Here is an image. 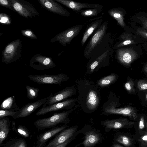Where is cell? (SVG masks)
I'll return each mask as SVG.
<instances>
[{
    "instance_id": "f546056e",
    "label": "cell",
    "mask_w": 147,
    "mask_h": 147,
    "mask_svg": "<svg viewBox=\"0 0 147 147\" xmlns=\"http://www.w3.org/2000/svg\"><path fill=\"white\" fill-rule=\"evenodd\" d=\"M116 141L126 146H129L131 144L129 138L124 135L119 136L116 139Z\"/></svg>"
},
{
    "instance_id": "ac0fdd59",
    "label": "cell",
    "mask_w": 147,
    "mask_h": 147,
    "mask_svg": "<svg viewBox=\"0 0 147 147\" xmlns=\"http://www.w3.org/2000/svg\"><path fill=\"white\" fill-rule=\"evenodd\" d=\"M100 140L98 134L94 131H90L85 134L84 140L81 144L83 147H92L97 144Z\"/></svg>"
},
{
    "instance_id": "f1b7e54d",
    "label": "cell",
    "mask_w": 147,
    "mask_h": 147,
    "mask_svg": "<svg viewBox=\"0 0 147 147\" xmlns=\"http://www.w3.org/2000/svg\"><path fill=\"white\" fill-rule=\"evenodd\" d=\"M18 113V111L1 109L0 111V119L7 116H11L13 117L17 114Z\"/></svg>"
},
{
    "instance_id": "8fae6325",
    "label": "cell",
    "mask_w": 147,
    "mask_h": 147,
    "mask_svg": "<svg viewBox=\"0 0 147 147\" xmlns=\"http://www.w3.org/2000/svg\"><path fill=\"white\" fill-rule=\"evenodd\" d=\"M116 56L119 61L125 65H130L138 57L134 50L127 48L117 49Z\"/></svg>"
},
{
    "instance_id": "e575fe53",
    "label": "cell",
    "mask_w": 147,
    "mask_h": 147,
    "mask_svg": "<svg viewBox=\"0 0 147 147\" xmlns=\"http://www.w3.org/2000/svg\"><path fill=\"white\" fill-rule=\"evenodd\" d=\"M134 83L131 80H128L125 84V87L126 90L129 92L134 91Z\"/></svg>"
},
{
    "instance_id": "8992f818",
    "label": "cell",
    "mask_w": 147,
    "mask_h": 147,
    "mask_svg": "<svg viewBox=\"0 0 147 147\" xmlns=\"http://www.w3.org/2000/svg\"><path fill=\"white\" fill-rule=\"evenodd\" d=\"M83 26L82 24L71 26L56 35L50 42L58 41L62 46H65L70 44L72 39L79 34Z\"/></svg>"
},
{
    "instance_id": "f35d334b",
    "label": "cell",
    "mask_w": 147,
    "mask_h": 147,
    "mask_svg": "<svg viewBox=\"0 0 147 147\" xmlns=\"http://www.w3.org/2000/svg\"><path fill=\"white\" fill-rule=\"evenodd\" d=\"M13 147H26L25 142L23 141L18 142L15 144Z\"/></svg>"
},
{
    "instance_id": "8d00e7d4",
    "label": "cell",
    "mask_w": 147,
    "mask_h": 147,
    "mask_svg": "<svg viewBox=\"0 0 147 147\" xmlns=\"http://www.w3.org/2000/svg\"><path fill=\"white\" fill-rule=\"evenodd\" d=\"M137 33L140 35L147 39V30L139 28L137 30Z\"/></svg>"
},
{
    "instance_id": "484cf974",
    "label": "cell",
    "mask_w": 147,
    "mask_h": 147,
    "mask_svg": "<svg viewBox=\"0 0 147 147\" xmlns=\"http://www.w3.org/2000/svg\"><path fill=\"white\" fill-rule=\"evenodd\" d=\"M103 7V6L100 5V6L96 7L82 10L80 13L81 16L84 17L97 16L102 11Z\"/></svg>"
},
{
    "instance_id": "5b68a950",
    "label": "cell",
    "mask_w": 147,
    "mask_h": 147,
    "mask_svg": "<svg viewBox=\"0 0 147 147\" xmlns=\"http://www.w3.org/2000/svg\"><path fill=\"white\" fill-rule=\"evenodd\" d=\"M13 7L19 15L26 18L39 16V12L30 3L24 0H11Z\"/></svg>"
},
{
    "instance_id": "6da1fadb",
    "label": "cell",
    "mask_w": 147,
    "mask_h": 147,
    "mask_svg": "<svg viewBox=\"0 0 147 147\" xmlns=\"http://www.w3.org/2000/svg\"><path fill=\"white\" fill-rule=\"evenodd\" d=\"M108 22L105 21L101 25L90 38L84 51V56L86 58H90L106 35Z\"/></svg>"
},
{
    "instance_id": "603a6c76",
    "label": "cell",
    "mask_w": 147,
    "mask_h": 147,
    "mask_svg": "<svg viewBox=\"0 0 147 147\" xmlns=\"http://www.w3.org/2000/svg\"><path fill=\"white\" fill-rule=\"evenodd\" d=\"M108 13L110 16L116 20L120 25L123 27L125 26L124 13L120 9L117 8L110 9L108 10Z\"/></svg>"
},
{
    "instance_id": "277c9868",
    "label": "cell",
    "mask_w": 147,
    "mask_h": 147,
    "mask_svg": "<svg viewBox=\"0 0 147 147\" xmlns=\"http://www.w3.org/2000/svg\"><path fill=\"white\" fill-rule=\"evenodd\" d=\"M30 80L38 84H56L60 85L62 82L68 79L67 75L63 73L58 74L29 75Z\"/></svg>"
},
{
    "instance_id": "60d3db41",
    "label": "cell",
    "mask_w": 147,
    "mask_h": 147,
    "mask_svg": "<svg viewBox=\"0 0 147 147\" xmlns=\"http://www.w3.org/2000/svg\"><path fill=\"white\" fill-rule=\"evenodd\" d=\"M72 138L69 139L64 143L59 145L55 147H65L72 140Z\"/></svg>"
},
{
    "instance_id": "52a82bcc",
    "label": "cell",
    "mask_w": 147,
    "mask_h": 147,
    "mask_svg": "<svg viewBox=\"0 0 147 147\" xmlns=\"http://www.w3.org/2000/svg\"><path fill=\"white\" fill-rule=\"evenodd\" d=\"M29 66L37 70H42L54 68L56 65L51 58L38 53L32 58Z\"/></svg>"
},
{
    "instance_id": "30bf717a",
    "label": "cell",
    "mask_w": 147,
    "mask_h": 147,
    "mask_svg": "<svg viewBox=\"0 0 147 147\" xmlns=\"http://www.w3.org/2000/svg\"><path fill=\"white\" fill-rule=\"evenodd\" d=\"M45 9L55 14L69 17L70 13L57 2L53 0H38Z\"/></svg>"
},
{
    "instance_id": "9a60e30c",
    "label": "cell",
    "mask_w": 147,
    "mask_h": 147,
    "mask_svg": "<svg viewBox=\"0 0 147 147\" xmlns=\"http://www.w3.org/2000/svg\"><path fill=\"white\" fill-rule=\"evenodd\" d=\"M74 90L70 88H67L54 94L51 93L48 96L44 105H50L65 100L71 96L74 93Z\"/></svg>"
},
{
    "instance_id": "44dd1931",
    "label": "cell",
    "mask_w": 147,
    "mask_h": 147,
    "mask_svg": "<svg viewBox=\"0 0 147 147\" xmlns=\"http://www.w3.org/2000/svg\"><path fill=\"white\" fill-rule=\"evenodd\" d=\"M120 42L116 44L113 47V49H117L121 47L135 43L132 35L127 33H123L119 37Z\"/></svg>"
},
{
    "instance_id": "7a4b0ae2",
    "label": "cell",
    "mask_w": 147,
    "mask_h": 147,
    "mask_svg": "<svg viewBox=\"0 0 147 147\" xmlns=\"http://www.w3.org/2000/svg\"><path fill=\"white\" fill-rule=\"evenodd\" d=\"M22 45L21 39H17L9 43L1 54L2 61L6 64L16 62L21 57Z\"/></svg>"
},
{
    "instance_id": "d6986e66",
    "label": "cell",
    "mask_w": 147,
    "mask_h": 147,
    "mask_svg": "<svg viewBox=\"0 0 147 147\" xmlns=\"http://www.w3.org/2000/svg\"><path fill=\"white\" fill-rule=\"evenodd\" d=\"M126 123L127 120L125 119H107L101 122V124L105 127V130L106 131H109L112 129L121 128Z\"/></svg>"
},
{
    "instance_id": "ffe728a7",
    "label": "cell",
    "mask_w": 147,
    "mask_h": 147,
    "mask_svg": "<svg viewBox=\"0 0 147 147\" xmlns=\"http://www.w3.org/2000/svg\"><path fill=\"white\" fill-rule=\"evenodd\" d=\"M99 99L96 92L93 90H90L87 94L86 100V104L89 109L93 110L97 107Z\"/></svg>"
},
{
    "instance_id": "ab89813d",
    "label": "cell",
    "mask_w": 147,
    "mask_h": 147,
    "mask_svg": "<svg viewBox=\"0 0 147 147\" xmlns=\"http://www.w3.org/2000/svg\"><path fill=\"white\" fill-rule=\"evenodd\" d=\"M144 120L143 116L140 117L139 123V128L140 129H142L144 127Z\"/></svg>"
},
{
    "instance_id": "d590c367",
    "label": "cell",
    "mask_w": 147,
    "mask_h": 147,
    "mask_svg": "<svg viewBox=\"0 0 147 147\" xmlns=\"http://www.w3.org/2000/svg\"><path fill=\"white\" fill-rule=\"evenodd\" d=\"M22 126H19L17 129L18 132L22 136L25 137H28L29 134L26 129Z\"/></svg>"
},
{
    "instance_id": "7c38bea8",
    "label": "cell",
    "mask_w": 147,
    "mask_h": 147,
    "mask_svg": "<svg viewBox=\"0 0 147 147\" xmlns=\"http://www.w3.org/2000/svg\"><path fill=\"white\" fill-rule=\"evenodd\" d=\"M77 129V126H74L64 130L50 142L47 147H55L64 143L72 138Z\"/></svg>"
},
{
    "instance_id": "1f68e13d",
    "label": "cell",
    "mask_w": 147,
    "mask_h": 147,
    "mask_svg": "<svg viewBox=\"0 0 147 147\" xmlns=\"http://www.w3.org/2000/svg\"><path fill=\"white\" fill-rule=\"evenodd\" d=\"M0 22L1 23L9 24L11 23V20L9 17L5 13H1L0 14Z\"/></svg>"
},
{
    "instance_id": "9c48e42d",
    "label": "cell",
    "mask_w": 147,
    "mask_h": 147,
    "mask_svg": "<svg viewBox=\"0 0 147 147\" xmlns=\"http://www.w3.org/2000/svg\"><path fill=\"white\" fill-rule=\"evenodd\" d=\"M48 98V97L43 98L24 105L18 111L17 114L13 118L16 119L28 116L38 108L44 105Z\"/></svg>"
},
{
    "instance_id": "7402d4cb",
    "label": "cell",
    "mask_w": 147,
    "mask_h": 147,
    "mask_svg": "<svg viewBox=\"0 0 147 147\" xmlns=\"http://www.w3.org/2000/svg\"><path fill=\"white\" fill-rule=\"evenodd\" d=\"M1 110H6L18 111L20 109L15 102L14 96L9 97L2 102L0 106Z\"/></svg>"
},
{
    "instance_id": "d6a6232c",
    "label": "cell",
    "mask_w": 147,
    "mask_h": 147,
    "mask_svg": "<svg viewBox=\"0 0 147 147\" xmlns=\"http://www.w3.org/2000/svg\"><path fill=\"white\" fill-rule=\"evenodd\" d=\"M0 5L15 11L12 5L11 0H0Z\"/></svg>"
},
{
    "instance_id": "5bb4252c",
    "label": "cell",
    "mask_w": 147,
    "mask_h": 147,
    "mask_svg": "<svg viewBox=\"0 0 147 147\" xmlns=\"http://www.w3.org/2000/svg\"><path fill=\"white\" fill-rule=\"evenodd\" d=\"M67 7L78 13H80L84 8H92L98 7L100 5L97 4L86 3L69 0H55Z\"/></svg>"
},
{
    "instance_id": "3957f363",
    "label": "cell",
    "mask_w": 147,
    "mask_h": 147,
    "mask_svg": "<svg viewBox=\"0 0 147 147\" xmlns=\"http://www.w3.org/2000/svg\"><path fill=\"white\" fill-rule=\"evenodd\" d=\"M75 108L60 113H54L48 118L38 119L34 122V125L40 129L53 127L61 123H66L68 121L69 115Z\"/></svg>"
},
{
    "instance_id": "ee69618b",
    "label": "cell",
    "mask_w": 147,
    "mask_h": 147,
    "mask_svg": "<svg viewBox=\"0 0 147 147\" xmlns=\"http://www.w3.org/2000/svg\"><path fill=\"white\" fill-rule=\"evenodd\" d=\"M144 70L147 73V64L144 67Z\"/></svg>"
},
{
    "instance_id": "b9f144b4",
    "label": "cell",
    "mask_w": 147,
    "mask_h": 147,
    "mask_svg": "<svg viewBox=\"0 0 147 147\" xmlns=\"http://www.w3.org/2000/svg\"><path fill=\"white\" fill-rule=\"evenodd\" d=\"M113 147H123L117 144H115L113 145Z\"/></svg>"
},
{
    "instance_id": "836d02e7",
    "label": "cell",
    "mask_w": 147,
    "mask_h": 147,
    "mask_svg": "<svg viewBox=\"0 0 147 147\" xmlns=\"http://www.w3.org/2000/svg\"><path fill=\"white\" fill-rule=\"evenodd\" d=\"M137 87L141 90L147 89V81L145 80H140L137 83Z\"/></svg>"
},
{
    "instance_id": "4fadbf2b",
    "label": "cell",
    "mask_w": 147,
    "mask_h": 147,
    "mask_svg": "<svg viewBox=\"0 0 147 147\" xmlns=\"http://www.w3.org/2000/svg\"><path fill=\"white\" fill-rule=\"evenodd\" d=\"M105 112L107 114L122 115L129 116L134 119L137 117L135 110L131 107L117 108L114 106V103H111L105 109Z\"/></svg>"
},
{
    "instance_id": "4dcf8cb0",
    "label": "cell",
    "mask_w": 147,
    "mask_h": 147,
    "mask_svg": "<svg viewBox=\"0 0 147 147\" xmlns=\"http://www.w3.org/2000/svg\"><path fill=\"white\" fill-rule=\"evenodd\" d=\"M21 32L23 35L26 37L33 39H37L36 36L31 30L28 29L22 30L21 31Z\"/></svg>"
},
{
    "instance_id": "ba28073f",
    "label": "cell",
    "mask_w": 147,
    "mask_h": 147,
    "mask_svg": "<svg viewBox=\"0 0 147 147\" xmlns=\"http://www.w3.org/2000/svg\"><path fill=\"white\" fill-rule=\"evenodd\" d=\"M76 100V99H70L50 105H43L42 107L36 113V115L39 116L52 111L63 109H69L70 108L71 105L74 103Z\"/></svg>"
},
{
    "instance_id": "83f0119b",
    "label": "cell",
    "mask_w": 147,
    "mask_h": 147,
    "mask_svg": "<svg viewBox=\"0 0 147 147\" xmlns=\"http://www.w3.org/2000/svg\"><path fill=\"white\" fill-rule=\"evenodd\" d=\"M25 86L27 91V97L29 99L36 98L38 94L39 89L28 85H26Z\"/></svg>"
},
{
    "instance_id": "d4e9b609",
    "label": "cell",
    "mask_w": 147,
    "mask_h": 147,
    "mask_svg": "<svg viewBox=\"0 0 147 147\" xmlns=\"http://www.w3.org/2000/svg\"><path fill=\"white\" fill-rule=\"evenodd\" d=\"M67 127V125H64L61 127L55 128L50 131L46 132L39 137V142L41 144H44L47 140L63 130Z\"/></svg>"
},
{
    "instance_id": "4316f807",
    "label": "cell",
    "mask_w": 147,
    "mask_h": 147,
    "mask_svg": "<svg viewBox=\"0 0 147 147\" xmlns=\"http://www.w3.org/2000/svg\"><path fill=\"white\" fill-rule=\"evenodd\" d=\"M116 78L115 74H111L100 79L98 82V84L101 87L107 86L114 82Z\"/></svg>"
},
{
    "instance_id": "cb8c5ba5",
    "label": "cell",
    "mask_w": 147,
    "mask_h": 147,
    "mask_svg": "<svg viewBox=\"0 0 147 147\" xmlns=\"http://www.w3.org/2000/svg\"><path fill=\"white\" fill-rule=\"evenodd\" d=\"M8 118L4 117L0 120V144L6 138L9 132Z\"/></svg>"
},
{
    "instance_id": "e0dca14e",
    "label": "cell",
    "mask_w": 147,
    "mask_h": 147,
    "mask_svg": "<svg viewBox=\"0 0 147 147\" xmlns=\"http://www.w3.org/2000/svg\"><path fill=\"white\" fill-rule=\"evenodd\" d=\"M102 18L96 20L88 25L84 33L81 40V46H83L88 37L96 30H97L102 24Z\"/></svg>"
},
{
    "instance_id": "7bdbcfd3",
    "label": "cell",
    "mask_w": 147,
    "mask_h": 147,
    "mask_svg": "<svg viewBox=\"0 0 147 147\" xmlns=\"http://www.w3.org/2000/svg\"><path fill=\"white\" fill-rule=\"evenodd\" d=\"M142 139L144 141H147V135H145L142 138Z\"/></svg>"
},
{
    "instance_id": "f6af8a7d",
    "label": "cell",
    "mask_w": 147,
    "mask_h": 147,
    "mask_svg": "<svg viewBox=\"0 0 147 147\" xmlns=\"http://www.w3.org/2000/svg\"><path fill=\"white\" fill-rule=\"evenodd\" d=\"M146 100H147V94H146Z\"/></svg>"
},
{
    "instance_id": "2e32d148",
    "label": "cell",
    "mask_w": 147,
    "mask_h": 147,
    "mask_svg": "<svg viewBox=\"0 0 147 147\" xmlns=\"http://www.w3.org/2000/svg\"><path fill=\"white\" fill-rule=\"evenodd\" d=\"M113 50L110 47L106 51L101 55L91 58L93 59L89 65V68L91 72H92L99 65L106 62L109 59L113 53Z\"/></svg>"
},
{
    "instance_id": "74e56055",
    "label": "cell",
    "mask_w": 147,
    "mask_h": 147,
    "mask_svg": "<svg viewBox=\"0 0 147 147\" xmlns=\"http://www.w3.org/2000/svg\"><path fill=\"white\" fill-rule=\"evenodd\" d=\"M139 19L141 21L144 28L147 30V17H141Z\"/></svg>"
}]
</instances>
